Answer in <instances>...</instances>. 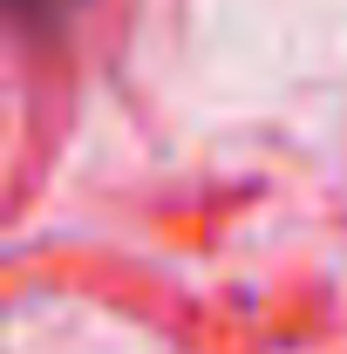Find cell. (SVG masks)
<instances>
[{
    "label": "cell",
    "mask_w": 347,
    "mask_h": 354,
    "mask_svg": "<svg viewBox=\"0 0 347 354\" xmlns=\"http://www.w3.org/2000/svg\"><path fill=\"white\" fill-rule=\"evenodd\" d=\"M55 7H62V0H0V14H21V21H41Z\"/></svg>",
    "instance_id": "cell-1"
}]
</instances>
